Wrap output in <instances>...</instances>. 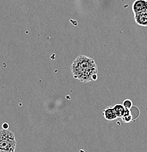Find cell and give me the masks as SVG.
I'll use <instances>...</instances> for the list:
<instances>
[{
  "label": "cell",
  "instance_id": "cell-1",
  "mask_svg": "<svg viewBox=\"0 0 147 152\" xmlns=\"http://www.w3.org/2000/svg\"><path fill=\"white\" fill-rule=\"evenodd\" d=\"M73 77L83 83L96 80L97 78V66L94 59L86 56H79L71 65Z\"/></svg>",
  "mask_w": 147,
  "mask_h": 152
},
{
  "label": "cell",
  "instance_id": "cell-2",
  "mask_svg": "<svg viewBox=\"0 0 147 152\" xmlns=\"http://www.w3.org/2000/svg\"><path fill=\"white\" fill-rule=\"evenodd\" d=\"M16 145L17 141L14 133L8 129H1L0 130V148L15 152Z\"/></svg>",
  "mask_w": 147,
  "mask_h": 152
},
{
  "label": "cell",
  "instance_id": "cell-3",
  "mask_svg": "<svg viewBox=\"0 0 147 152\" xmlns=\"http://www.w3.org/2000/svg\"><path fill=\"white\" fill-rule=\"evenodd\" d=\"M134 15L140 13L147 10V0H135L132 6Z\"/></svg>",
  "mask_w": 147,
  "mask_h": 152
},
{
  "label": "cell",
  "instance_id": "cell-4",
  "mask_svg": "<svg viewBox=\"0 0 147 152\" xmlns=\"http://www.w3.org/2000/svg\"><path fill=\"white\" fill-rule=\"evenodd\" d=\"M134 18L137 25L141 26H147V10L137 15H134Z\"/></svg>",
  "mask_w": 147,
  "mask_h": 152
},
{
  "label": "cell",
  "instance_id": "cell-5",
  "mask_svg": "<svg viewBox=\"0 0 147 152\" xmlns=\"http://www.w3.org/2000/svg\"><path fill=\"white\" fill-rule=\"evenodd\" d=\"M103 115L107 120H114L118 117L113 107H108L105 108L103 110Z\"/></svg>",
  "mask_w": 147,
  "mask_h": 152
},
{
  "label": "cell",
  "instance_id": "cell-6",
  "mask_svg": "<svg viewBox=\"0 0 147 152\" xmlns=\"http://www.w3.org/2000/svg\"><path fill=\"white\" fill-rule=\"evenodd\" d=\"M115 111H116V115H117L118 117H121L122 118L124 115L129 113V110L128 108H126L124 106V104H115L114 107Z\"/></svg>",
  "mask_w": 147,
  "mask_h": 152
},
{
  "label": "cell",
  "instance_id": "cell-7",
  "mask_svg": "<svg viewBox=\"0 0 147 152\" xmlns=\"http://www.w3.org/2000/svg\"><path fill=\"white\" fill-rule=\"evenodd\" d=\"M122 120L125 121V122H129V121H132V115L129 114V113L126 114V115H124L122 117Z\"/></svg>",
  "mask_w": 147,
  "mask_h": 152
},
{
  "label": "cell",
  "instance_id": "cell-8",
  "mask_svg": "<svg viewBox=\"0 0 147 152\" xmlns=\"http://www.w3.org/2000/svg\"><path fill=\"white\" fill-rule=\"evenodd\" d=\"M123 104H124V106L126 107V108L129 109L131 107H132V102H131L129 99H126V100L124 102V103H123Z\"/></svg>",
  "mask_w": 147,
  "mask_h": 152
},
{
  "label": "cell",
  "instance_id": "cell-9",
  "mask_svg": "<svg viewBox=\"0 0 147 152\" xmlns=\"http://www.w3.org/2000/svg\"><path fill=\"white\" fill-rule=\"evenodd\" d=\"M9 128V125L7 123H4L2 125V129H7Z\"/></svg>",
  "mask_w": 147,
  "mask_h": 152
},
{
  "label": "cell",
  "instance_id": "cell-10",
  "mask_svg": "<svg viewBox=\"0 0 147 152\" xmlns=\"http://www.w3.org/2000/svg\"><path fill=\"white\" fill-rule=\"evenodd\" d=\"M0 152H14V151H9V150H6V149H4V148H0Z\"/></svg>",
  "mask_w": 147,
  "mask_h": 152
}]
</instances>
